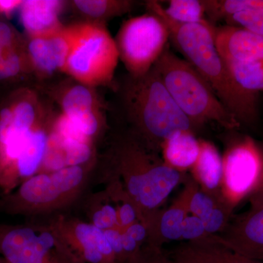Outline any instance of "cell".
Masks as SVG:
<instances>
[{
  "label": "cell",
  "instance_id": "2",
  "mask_svg": "<svg viewBox=\"0 0 263 263\" xmlns=\"http://www.w3.org/2000/svg\"><path fill=\"white\" fill-rule=\"evenodd\" d=\"M153 67L175 103L195 127L209 122L228 129L240 127L207 81L188 62L170 51L168 46Z\"/></svg>",
  "mask_w": 263,
  "mask_h": 263
},
{
  "label": "cell",
  "instance_id": "34",
  "mask_svg": "<svg viewBox=\"0 0 263 263\" xmlns=\"http://www.w3.org/2000/svg\"><path fill=\"white\" fill-rule=\"evenodd\" d=\"M138 216L136 207L132 202H126L119 209L117 212L118 226L119 229L124 230L128 227L136 223V217Z\"/></svg>",
  "mask_w": 263,
  "mask_h": 263
},
{
  "label": "cell",
  "instance_id": "31",
  "mask_svg": "<svg viewBox=\"0 0 263 263\" xmlns=\"http://www.w3.org/2000/svg\"><path fill=\"white\" fill-rule=\"evenodd\" d=\"M209 235H211L207 234L201 219L190 214L186 216L181 230V240L192 241L202 239Z\"/></svg>",
  "mask_w": 263,
  "mask_h": 263
},
{
  "label": "cell",
  "instance_id": "21",
  "mask_svg": "<svg viewBox=\"0 0 263 263\" xmlns=\"http://www.w3.org/2000/svg\"><path fill=\"white\" fill-rule=\"evenodd\" d=\"M164 13L171 20L183 24H202L208 22L205 18V10L200 0H171L167 2Z\"/></svg>",
  "mask_w": 263,
  "mask_h": 263
},
{
  "label": "cell",
  "instance_id": "22",
  "mask_svg": "<svg viewBox=\"0 0 263 263\" xmlns=\"http://www.w3.org/2000/svg\"><path fill=\"white\" fill-rule=\"evenodd\" d=\"M202 3L205 14L215 22L238 12L263 10V0H202Z\"/></svg>",
  "mask_w": 263,
  "mask_h": 263
},
{
  "label": "cell",
  "instance_id": "8",
  "mask_svg": "<svg viewBox=\"0 0 263 263\" xmlns=\"http://www.w3.org/2000/svg\"><path fill=\"white\" fill-rule=\"evenodd\" d=\"M214 235L230 250L263 262V208L249 209L236 216L222 232Z\"/></svg>",
  "mask_w": 263,
  "mask_h": 263
},
{
  "label": "cell",
  "instance_id": "23",
  "mask_svg": "<svg viewBox=\"0 0 263 263\" xmlns=\"http://www.w3.org/2000/svg\"><path fill=\"white\" fill-rule=\"evenodd\" d=\"M20 194L24 200L31 203H46L56 200L60 194L52 182L51 176L37 175L22 185Z\"/></svg>",
  "mask_w": 263,
  "mask_h": 263
},
{
  "label": "cell",
  "instance_id": "14",
  "mask_svg": "<svg viewBox=\"0 0 263 263\" xmlns=\"http://www.w3.org/2000/svg\"><path fill=\"white\" fill-rule=\"evenodd\" d=\"M200 146L196 162L190 170L193 179L202 191L223 200L221 195L222 157L211 142L200 140Z\"/></svg>",
  "mask_w": 263,
  "mask_h": 263
},
{
  "label": "cell",
  "instance_id": "19",
  "mask_svg": "<svg viewBox=\"0 0 263 263\" xmlns=\"http://www.w3.org/2000/svg\"><path fill=\"white\" fill-rule=\"evenodd\" d=\"M47 142L44 132L32 129L15 163L21 176L27 177L37 171L44 159Z\"/></svg>",
  "mask_w": 263,
  "mask_h": 263
},
{
  "label": "cell",
  "instance_id": "38",
  "mask_svg": "<svg viewBox=\"0 0 263 263\" xmlns=\"http://www.w3.org/2000/svg\"><path fill=\"white\" fill-rule=\"evenodd\" d=\"M23 1L20 0H0V14L10 16L15 10L20 8Z\"/></svg>",
  "mask_w": 263,
  "mask_h": 263
},
{
  "label": "cell",
  "instance_id": "6",
  "mask_svg": "<svg viewBox=\"0 0 263 263\" xmlns=\"http://www.w3.org/2000/svg\"><path fill=\"white\" fill-rule=\"evenodd\" d=\"M170 33L155 13L129 19L121 27L117 43L119 58L133 77H141L152 70L165 48Z\"/></svg>",
  "mask_w": 263,
  "mask_h": 263
},
{
  "label": "cell",
  "instance_id": "35",
  "mask_svg": "<svg viewBox=\"0 0 263 263\" xmlns=\"http://www.w3.org/2000/svg\"><path fill=\"white\" fill-rule=\"evenodd\" d=\"M104 233L111 246L116 257H123L125 258L122 247V230L111 228V229L105 230Z\"/></svg>",
  "mask_w": 263,
  "mask_h": 263
},
{
  "label": "cell",
  "instance_id": "20",
  "mask_svg": "<svg viewBox=\"0 0 263 263\" xmlns=\"http://www.w3.org/2000/svg\"><path fill=\"white\" fill-rule=\"evenodd\" d=\"M230 74L242 89L259 95L263 90V60L247 62H224Z\"/></svg>",
  "mask_w": 263,
  "mask_h": 263
},
{
  "label": "cell",
  "instance_id": "15",
  "mask_svg": "<svg viewBox=\"0 0 263 263\" xmlns=\"http://www.w3.org/2000/svg\"><path fill=\"white\" fill-rule=\"evenodd\" d=\"M63 114L86 136L98 130V120L94 111V98L84 85L71 88L62 100Z\"/></svg>",
  "mask_w": 263,
  "mask_h": 263
},
{
  "label": "cell",
  "instance_id": "11",
  "mask_svg": "<svg viewBox=\"0 0 263 263\" xmlns=\"http://www.w3.org/2000/svg\"><path fill=\"white\" fill-rule=\"evenodd\" d=\"M54 243L52 235H37L29 228H19L7 233L1 251L8 263H51L48 254Z\"/></svg>",
  "mask_w": 263,
  "mask_h": 263
},
{
  "label": "cell",
  "instance_id": "10",
  "mask_svg": "<svg viewBox=\"0 0 263 263\" xmlns=\"http://www.w3.org/2000/svg\"><path fill=\"white\" fill-rule=\"evenodd\" d=\"M216 49L224 62H247L263 60V37L236 26L213 29Z\"/></svg>",
  "mask_w": 263,
  "mask_h": 263
},
{
  "label": "cell",
  "instance_id": "30",
  "mask_svg": "<svg viewBox=\"0 0 263 263\" xmlns=\"http://www.w3.org/2000/svg\"><path fill=\"white\" fill-rule=\"evenodd\" d=\"M221 200H223L216 198V197L205 193L200 190L199 186H197L194 190L191 198H190L189 213L191 215L197 216V217L202 219L212 212L216 204Z\"/></svg>",
  "mask_w": 263,
  "mask_h": 263
},
{
  "label": "cell",
  "instance_id": "28",
  "mask_svg": "<svg viewBox=\"0 0 263 263\" xmlns=\"http://www.w3.org/2000/svg\"><path fill=\"white\" fill-rule=\"evenodd\" d=\"M52 182L57 191L62 193L77 186L83 179V171L79 166H69L59 170L51 176Z\"/></svg>",
  "mask_w": 263,
  "mask_h": 263
},
{
  "label": "cell",
  "instance_id": "36",
  "mask_svg": "<svg viewBox=\"0 0 263 263\" xmlns=\"http://www.w3.org/2000/svg\"><path fill=\"white\" fill-rule=\"evenodd\" d=\"M249 201L250 203V209L252 210H257L263 208V162L258 181L253 191L249 195Z\"/></svg>",
  "mask_w": 263,
  "mask_h": 263
},
{
  "label": "cell",
  "instance_id": "4",
  "mask_svg": "<svg viewBox=\"0 0 263 263\" xmlns=\"http://www.w3.org/2000/svg\"><path fill=\"white\" fill-rule=\"evenodd\" d=\"M148 149L146 146L128 143L119 152L120 169L128 195L142 222L146 224L157 217L159 208L186 178L184 173L171 168Z\"/></svg>",
  "mask_w": 263,
  "mask_h": 263
},
{
  "label": "cell",
  "instance_id": "9",
  "mask_svg": "<svg viewBox=\"0 0 263 263\" xmlns=\"http://www.w3.org/2000/svg\"><path fill=\"white\" fill-rule=\"evenodd\" d=\"M77 25L31 36L29 57L34 67L46 73L63 70L75 40Z\"/></svg>",
  "mask_w": 263,
  "mask_h": 263
},
{
  "label": "cell",
  "instance_id": "7",
  "mask_svg": "<svg viewBox=\"0 0 263 263\" xmlns=\"http://www.w3.org/2000/svg\"><path fill=\"white\" fill-rule=\"evenodd\" d=\"M263 155L250 137L232 143L222 157L221 195L234 210L257 185L262 171Z\"/></svg>",
  "mask_w": 263,
  "mask_h": 263
},
{
  "label": "cell",
  "instance_id": "13",
  "mask_svg": "<svg viewBox=\"0 0 263 263\" xmlns=\"http://www.w3.org/2000/svg\"><path fill=\"white\" fill-rule=\"evenodd\" d=\"M198 186L193 178H186L182 192L172 205L160 212L155 226L151 230V245L160 246L166 241L181 240V230L183 221L189 213V205L194 190Z\"/></svg>",
  "mask_w": 263,
  "mask_h": 263
},
{
  "label": "cell",
  "instance_id": "1",
  "mask_svg": "<svg viewBox=\"0 0 263 263\" xmlns=\"http://www.w3.org/2000/svg\"><path fill=\"white\" fill-rule=\"evenodd\" d=\"M167 26L170 40L200 76L207 81L227 110L241 124H252L258 117V95L251 94L235 82L216 49L214 26L176 23L167 16L157 2L147 4Z\"/></svg>",
  "mask_w": 263,
  "mask_h": 263
},
{
  "label": "cell",
  "instance_id": "26",
  "mask_svg": "<svg viewBox=\"0 0 263 263\" xmlns=\"http://www.w3.org/2000/svg\"><path fill=\"white\" fill-rule=\"evenodd\" d=\"M233 211L223 200L218 202L212 212L202 219L207 234L217 235L222 232L229 223Z\"/></svg>",
  "mask_w": 263,
  "mask_h": 263
},
{
  "label": "cell",
  "instance_id": "3",
  "mask_svg": "<svg viewBox=\"0 0 263 263\" xmlns=\"http://www.w3.org/2000/svg\"><path fill=\"white\" fill-rule=\"evenodd\" d=\"M133 79L127 91L128 106L148 148L157 152L176 132H195L197 127L175 103L154 67Z\"/></svg>",
  "mask_w": 263,
  "mask_h": 263
},
{
  "label": "cell",
  "instance_id": "33",
  "mask_svg": "<svg viewBox=\"0 0 263 263\" xmlns=\"http://www.w3.org/2000/svg\"><path fill=\"white\" fill-rule=\"evenodd\" d=\"M94 226L99 229L108 230L118 224L117 212L110 205H105L93 216Z\"/></svg>",
  "mask_w": 263,
  "mask_h": 263
},
{
  "label": "cell",
  "instance_id": "18",
  "mask_svg": "<svg viewBox=\"0 0 263 263\" xmlns=\"http://www.w3.org/2000/svg\"><path fill=\"white\" fill-rule=\"evenodd\" d=\"M23 65V52L14 29L0 21V80L18 76Z\"/></svg>",
  "mask_w": 263,
  "mask_h": 263
},
{
  "label": "cell",
  "instance_id": "29",
  "mask_svg": "<svg viewBox=\"0 0 263 263\" xmlns=\"http://www.w3.org/2000/svg\"><path fill=\"white\" fill-rule=\"evenodd\" d=\"M59 137L65 153L67 167L79 166V164L89 160L91 156V148L89 143L65 139L60 136Z\"/></svg>",
  "mask_w": 263,
  "mask_h": 263
},
{
  "label": "cell",
  "instance_id": "24",
  "mask_svg": "<svg viewBox=\"0 0 263 263\" xmlns=\"http://www.w3.org/2000/svg\"><path fill=\"white\" fill-rule=\"evenodd\" d=\"M74 4L84 14L98 18L126 13L130 8L131 3L106 0H76Z\"/></svg>",
  "mask_w": 263,
  "mask_h": 263
},
{
  "label": "cell",
  "instance_id": "17",
  "mask_svg": "<svg viewBox=\"0 0 263 263\" xmlns=\"http://www.w3.org/2000/svg\"><path fill=\"white\" fill-rule=\"evenodd\" d=\"M62 3L57 0H27L21 5V21L29 35L34 36L61 27L59 14Z\"/></svg>",
  "mask_w": 263,
  "mask_h": 263
},
{
  "label": "cell",
  "instance_id": "27",
  "mask_svg": "<svg viewBox=\"0 0 263 263\" xmlns=\"http://www.w3.org/2000/svg\"><path fill=\"white\" fill-rule=\"evenodd\" d=\"M226 20L228 25L242 27L263 37V10L238 12Z\"/></svg>",
  "mask_w": 263,
  "mask_h": 263
},
{
  "label": "cell",
  "instance_id": "12",
  "mask_svg": "<svg viewBox=\"0 0 263 263\" xmlns=\"http://www.w3.org/2000/svg\"><path fill=\"white\" fill-rule=\"evenodd\" d=\"M167 257L171 263H263L227 248L214 235L178 246Z\"/></svg>",
  "mask_w": 263,
  "mask_h": 263
},
{
  "label": "cell",
  "instance_id": "32",
  "mask_svg": "<svg viewBox=\"0 0 263 263\" xmlns=\"http://www.w3.org/2000/svg\"><path fill=\"white\" fill-rule=\"evenodd\" d=\"M126 263H171L168 257L160 247L150 245L144 250H140Z\"/></svg>",
  "mask_w": 263,
  "mask_h": 263
},
{
  "label": "cell",
  "instance_id": "37",
  "mask_svg": "<svg viewBox=\"0 0 263 263\" xmlns=\"http://www.w3.org/2000/svg\"><path fill=\"white\" fill-rule=\"evenodd\" d=\"M124 231L133 239L136 240L137 243H139L145 240L147 235H148V230L146 226L143 223H134L132 226L128 227L127 229Z\"/></svg>",
  "mask_w": 263,
  "mask_h": 263
},
{
  "label": "cell",
  "instance_id": "5",
  "mask_svg": "<svg viewBox=\"0 0 263 263\" xmlns=\"http://www.w3.org/2000/svg\"><path fill=\"white\" fill-rule=\"evenodd\" d=\"M117 43L102 26L78 24L77 31L63 72L84 86L108 84L119 61Z\"/></svg>",
  "mask_w": 263,
  "mask_h": 263
},
{
  "label": "cell",
  "instance_id": "16",
  "mask_svg": "<svg viewBox=\"0 0 263 263\" xmlns=\"http://www.w3.org/2000/svg\"><path fill=\"white\" fill-rule=\"evenodd\" d=\"M200 150V140H197L194 133L190 131L176 132L161 146L164 163L181 173L193 168Z\"/></svg>",
  "mask_w": 263,
  "mask_h": 263
},
{
  "label": "cell",
  "instance_id": "25",
  "mask_svg": "<svg viewBox=\"0 0 263 263\" xmlns=\"http://www.w3.org/2000/svg\"><path fill=\"white\" fill-rule=\"evenodd\" d=\"M97 230L94 224H79L76 228V235L82 246L85 259L91 263H102L106 259L100 253L97 243Z\"/></svg>",
  "mask_w": 263,
  "mask_h": 263
}]
</instances>
